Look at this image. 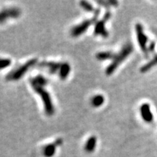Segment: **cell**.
Here are the masks:
<instances>
[{
    "label": "cell",
    "mask_w": 157,
    "mask_h": 157,
    "mask_svg": "<svg viewBox=\"0 0 157 157\" xmlns=\"http://www.w3.org/2000/svg\"><path fill=\"white\" fill-rule=\"evenodd\" d=\"M30 83L34 91L42 98L46 114L48 116L53 115L55 113L53 103L50 94L44 89V86L48 84V79L42 75H38L36 77L31 78Z\"/></svg>",
    "instance_id": "cell-1"
},
{
    "label": "cell",
    "mask_w": 157,
    "mask_h": 157,
    "mask_svg": "<svg viewBox=\"0 0 157 157\" xmlns=\"http://www.w3.org/2000/svg\"><path fill=\"white\" fill-rule=\"evenodd\" d=\"M132 51L133 47L132 44H129V43L125 44L119 53L115 54L114 58L112 60V62L111 63V64L108 66L106 70H105V74L107 76H111V74L114 73L115 71L120 66L121 63L126 60L127 57L132 53Z\"/></svg>",
    "instance_id": "cell-2"
},
{
    "label": "cell",
    "mask_w": 157,
    "mask_h": 157,
    "mask_svg": "<svg viewBox=\"0 0 157 157\" xmlns=\"http://www.w3.org/2000/svg\"><path fill=\"white\" fill-rule=\"evenodd\" d=\"M36 58L31 59V60H29L25 63L19 66L18 68L15 69L13 71H11L10 73L7 74V76H6V79L8 80V81H17V80L22 78L25 75V73L28 71L29 68H31V67L35 66L36 64Z\"/></svg>",
    "instance_id": "cell-3"
},
{
    "label": "cell",
    "mask_w": 157,
    "mask_h": 157,
    "mask_svg": "<svg viewBox=\"0 0 157 157\" xmlns=\"http://www.w3.org/2000/svg\"><path fill=\"white\" fill-rule=\"evenodd\" d=\"M100 15V10H96L95 13H94V16L91 19H88L84 21L83 22L79 23V24L74 26L71 31V34L72 36L77 37L81 36L92 25L94 24L97 21V18Z\"/></svg>",
    "instance_id": "cell-4"
},
{
    "label": "cell",
    "mask_w": 157,
    "mask_h": 157,
    "mask_svg": "<svg viewBox=\"0 0 157 157\" xmlns=\"http://www.w3.org/2000/svg\"><path fill=\"white\" fill-rule=\"evenodd\" d=\"M135 31L137 34V39L138 42L139 46L143 51L145 56H148V47H147V43H148V37L145 34L144 31H143V27L140 23H137L135 25Z\"/></svg>",
    "instance_id": "cell-5"
},
{
    "label": "cell",
    "mask_w": 157,
    "mask_h": 157,
    "mask_svg": "<svg viewBox=\"0 0 157 157\" xmlns=\"http://www.w3.org/2000/svg\"><path fill=\"white\" fill-rule=\"evenodd\" d=\"M111 13L110 12H107L101 21H98L95 23V29H94V34L95 36H101L103 38H107L109 36V32L105 29V23L109 20L111 18Z\"/></svg>",
    "instance_id": "cell-6"
},
{
    "label": "cell",
    "mask_w": 157,
    "mask_h": 157,
    "mask_svg": "<svg viewBox=\"0 0 157 157\" xmlns=\"http://www.w3.org/2000/svg\"><path fill=\"white\" fill-rule=\"evenodd\" d=\"M21 14V10L17 7L2 10V11H0V23H2L9 19L17 18Z\"/></svg>",
    "instance_id": "cell-7"
},
{
    "label": "cell",
    "mask_w": 157,
    "mask_h": 157,
    "mask_svg": "<svg viewBox=\"0 0 157 157\" xmlns=\"http://www.w3.org/2000/svg\"><path fill=\"white\" fill-rule=\"evenodd\" d=\"M140 114L143 119L147 123H151L154 119L153 113L151 111L150 105L148 103H143L140 109Z\"/></svg>",
    "instance_id": "cell-8"
},
{
    "label": "cell",
    "mask_w": 157,
    "mask_h": 157,
    "mask_svg": "<svg viewBox=\"0 0 157 157\" xmlns=\"http://www.w3.org/2000/svg\"><path fill=\"white\" fill-rule=\"evenodd\" d=\"M62 63L58 62H52V61H44L42 62L39 65L40 67L47 68L48 69V71L50 74H56L58 73L59 70H60V66H61Z\"/></svg>",
    "instance_id": "cell-9"
},
{
    "label": "cell",
    "mask_w": 157,
    "mask_h": 157,
    "mask_svg": "<svg viewBox=\"0 0 157 157\" xmlns=\"http://www.w3.org/2000/svg\"><path fill=\"white\" fill-rule=\"evenodd\" d=\"M62 139L59 138L57 139V140L54 142V143H51V144H48L47 145V146H45L44 150H43L44 156L47 157H51L52 156H53L55 153H56V147L60 146V145L62 144Z\"/></svg>",
    "instance_id": "cell-10"
},
{
    "label": "cell",
    "mask_w": 157,
    "mask_h": 157,
    "mask_svg": "<svg viewBox=\"0 0 157 157\" xmlns=\"http://www.w3.org/2000/svg\"><path fill=\"white\" fill-rule=\"evenodd\" d=\"M71 72V66L68 63H62L60 70H59V77L62 80L66 79Z\"/></svg>",
    "instance_id": "cell-11"
},
{
    "label": "cell",
    "mask_w": 157,
    "mask_h": 157,
    "mask_svg": "<svg viewBox=\"0 0 157 157\" xmlns=\"http://www.w3.org/2000/svg\"><path fill=\"white\" fill-rule=\"evenodd\" d=\"M97 145V138L95 136H91L88 138L84 146V150L87 153H93L96 148Z\"/></svg>",
    "instance_id": "cell-12"
},
{
    "label": "cell",
    "mask_w": 157,
    "mask_h": 157,
    "mask_svg": "<svg viewBox=\"0 0 157 157\" xmlns=\"http://www.w3.org/2000/svg\"><path fill=\"white\" fill-rule=\"evenodd\" d=\"M115 53H113L112 52H109V51H105V52H100L96 55V58L98 60H113L114 58Z\"/></svg>",
    "instance_id": "cell-13"
},
{
    "label": "cell",
    "mask_w": 157,
    "mask_h": 157,
    "mask_svg": "<svg viewBox=\"0 0 157 157\" xmlns=\"http://www.w3.org/2000/svg\"><path fill=\"white\" fill-rule=\"evenodd\" d=\"M157 65V55L154 57L152 60H151L150 61L147 63L146 64H145L144 66H142L140 68V72L141 73H146L148 71H150L152 68H154V66H156Z\"/></svg>",
    "instance_id": "cell-14"
},
{
    "label": "cell",
    "mask_w": 157,
    "mask_h": 157,
    "mask_svg": "<svg viewBox=\"0 0 157 157\" xmlns=\"http://www.w3.org/2000/svg\"><path fill=\"white\" fill-rule=\"evenodd\" d=\"M105 102V98L102 95H97L92 98L91 99V105L93 107L98 108L101 107Z\"/></svg>",
    "instance_id": "cell-15"
},
{
    "label": "cell",
    "mask_w": 157,
    "mask_h": 157,
    "mask_svg": "<svg viewBox=\"0 0 157 157\" xmlns=\"http://www.w3.org/2000/svg\"><path fill=\"white\" fill-rule=\"evenodd\" d=\"M80 5H81V7L84 10L87 12H93L94 13L96 10L94 9L93 6L91 4H90L86 1H82L81 2H80Z\"/></svg>",
    "instance_id": "cell-16"
},
{
    "label": "cell",
    "mask_w": 157,
    "mask_h": 157,
    "mask_svg": "<svg viewBox=\"0 0 157 157\" xmlns=\"http://www.w3.org/2000/svg\"><path fill=\"white\" fill-rule=\"evenodd\" d=\"M11 64V60L8 58H0V70L9 67Z\"/></svg>",
    "instance_id": "cell-17"
},
{
    "label": "cell",
    "mask_w": 157,
    "mask_h": 157,
    "mask_svg": "<svg viewBox=\"0 0 157 157\" xmlns=\"http://www.w3.org/2000/svg\"><path fill=\"white\" fill-rule=\"evenodd\" d=\"M155 47H156V44L154 42H151L148 47V52H154L155 50Z\"/></svg>",
    "instance_id": "cell-18"
}]
</instances>
